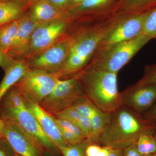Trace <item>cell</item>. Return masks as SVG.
I'll return each mask as SVG.
<instances>
[{
    "label": "cell",
    "mask_w": 156,
    "mask_h": 156,
    "mask_svg": "<svg viewBox=\"0 0 156 156\" xmlns=\"http://www.w3.org/2000/svg\"><path fill=\"white\" fill-rule=\"evenodd\" d=\"M59 80L55 73L30 69L13 87L23 97L40 104L53 91Z\"/></svg>",
    "instance_id": "ba28073f"
},
{
    "label": "cell",
    "mask_w": 156,
    "mask_h": 156,
    "mask_svg": "<svg viewBox=\"0 0 156 156\" xmlns=\"http://www.w3.org/2000/svg\"><path fill=\"white\" fill-rule=\"evenodd\" d=\"M142 115L147 119L156 122V101L153 106Z\"/></svg>",
    "instance_id": "d6a6232c"
},
{
    "label": "cell",
    "mask_w": 156,
    "mask_h": 156,
    "mask_svg": "<svg viewBox=\"0 0 156 156\" xmlns=\"http://www.w3.org/2000/svg\"><path fill=\"white\" fill-rule=\"evenodd\" d=\"M54 117L64 119L73 123L81 128L87 135V139L92 143V128L89 119L78 112L72 108H69L56 114Z\"/></svg>",
    "instance_id": "ffe728a7"
},
{
    "label": "cell",
    "mask_w": 156,
    "mask_h": 156,
    "mask_svg": "<svg viewBox=\"0 0 156 156\" xmlns=\"http://www.w3.org/2000/svg\"><path fill=\"white\" fill-rule=\"evenodd\" d=\"M121 93V105L143 115L156 101V85H138L128 87Z\"/></svg>",
    "instance_id": "7c38bea8"
},
{
    "label": "cell",
    "mask_w": 156,
    "mask_h": 156,
    "mask_svg": "<svg viewBox=\"0 0 156 156\" xmlns=\"http://www.w3.org/2000/svg\"><path fill=\"white\" fill-rule=\"evenodd\" d=\"M23 97L27 108L35 117L42 130L48 138L58 147L69 145L62 136L55 117L45 111L39 103L27 98Z\"/></svg>",
    "instance_id": "5bb4252c"
},
{
    "label": "cell",
    "mask_w": 156,
    "mask_h": 156,
    "mask_svg": "<svg viewBox=\"0 0 156 156\" xmlns=\"http://www.w3.org/2000/svg\"><path fill=\"white\" fill-rule=\"evenodd\" d=\"M156 122L124 105L112 113L109 122L101 132L98 144L115 149H124L136 142L143 134H154Z\"/></svg>",
    "instance_id": "7a4b0ae2"
},
{
    "label": "cell",
    "mask_w": 156,
    "mask_h": 156,
    "mask_svg": "<svg viewBox=\"0 0 156 156\" xmlns=\"http://www.w3.org/2000/svg\"><path fill=\"white\" fill-rule=\"evenodd\" d=\"M137 150L143 156L155 153L156 142L154 134H144L135 142Z\"/></svg>",
    "instance_id": "603a6c76"
},
{
    "label": "cell",
    "mask_w": 156,
    "mask_h": 156,
    "mask_svg": "<svg viewBox=\"0 0 156 156\" xmlns=\"http://www.w3.org/2000/svg\"><path fill=\"white\" fill-rule=\"evenodd\" d=\"M136 84L138 85H156V63L146 66L142 77Z\"/></svg>",
    "instance_id": "83f0119b"
},
{
    "label": "cell",
    "mask_w": 156,
    "mask_h": 156,
    "mask_svg": "<svg viewBox=\"0 0 156 156\" xmlns=\"http://www.w3.org/2000/svg\"><path fill=\"white\" fill-rule=\"evenodd\" d=\"M39 25L31 19L27 13L21 17L18 31L8 55L15 60L26 59L30 50L31 37Z\"/></svg>",
    "instance_id": "9a60e30c"
},
{
    "label": "cell",
    "mask_w": 156,
    "mask_h": 156,
    "mask_svg": "<svg viewBox=\"0 0 156 156\" xmlns=\"http://www.w3.org/2000/svg\"><path fill=\"white\" fill-rule=\"evenodd\" d=\"M5 122L1 117L0 114V139L4 137L3 133H4V128H5Z\"/></svg>",
    "instance_id": "e575fe53"
},
{
    "label": "cell",
    "mask_w": 156,
    "mask_h": 156,
    "mask_svg": "<svg viewBox=\"0 0 156 156\" xmlns=\"http://www.w3.org/2000/svg\"><path fill=\"white\" fill-rule=\"evenodd\" d=\"M37 0H10L0 2V27L21 18Z\"/></svg>",
    "instance_id": "ac0fdd59"
},
{
    "label": "cell",
    "mask_w": 156,
    "mask_h": 156,
    "mask_svg": "<svg viewBox=\"0 0 156 156\" xmlns=\"http://www.w3.org/2000/svg\"><path fill=\"white\" fill-rule=\"evenodd\" d=\"M124 0H84L68 11L77 23H93L108 19L115 14Z\"/></svg>",
    "instance_id": "30bf717a"
},
{
    "label": "cell",
    "mask_w": 156,
    "mask_h": 156,
    "mask_svg": "<svg viewBox=\"0 0 156 156\" xmlns=\"http://www.w3.org/2000/svg\"><path fill=\"white\" fill-rule=\"evenodd\" d=\"M114 16L68 32L71 36L68 55L64 65L55 73L60 80L72 77L87 67L111 26Z\"/></svg>",
    "instance_id": "6da1fadb"
},
{
    "label": "cell",
    "mask_w": 156,
    "mask_h": 156,
    "mask_svg": "<svg viewBox=\"0 0 156 156\" xmlns=\"http://www.w3.org/2000/svg\"><path fill=\"white\" fill-rule=\"evenodd\" d=\"M72 19L61 20L40 24L31 37L30 50L26 59L37 56L50 48L68 32Z\"/></svg>",
    "instance_id": "9c48e42d"
},
{
    "label": "cell",
    "mask_w": 156,
    "mask_h": 156,
    "mask_svg": "<svg viewBox=\"0 0 156 156\" xmlns=\"http://www.w3.org/2000/svg\"><path fill=\"white\" fill-rule=\"evenodd\" d=\"M142 33L151 40L156 39V7L148 12L143 26Z\"/></svg>",
    "instance_id": "484cf974"
},
{
    "label": "cell",
    "mask_w": 156,
    "mask_h": 156,
    "mask_svg": "<svg viewBox=\"0 0 156 156\" xmlns=\"http://www.w3.org/2000/svg\"><path fill=\"white\" fill-rule=\"evenodd\" d=\"M4 121V138L15 153L21 156H42L33 143L20 128L13 123Z\"/></svg>",
    "instance_id": "2e32d148"
},
{
    "label": "cell",
    "mask_w": 156,
    "mask_h": 156,
    "mask_svg": "<svg viewBox=\"0 0 156 156\" xmlns=\"http://www.w3.org/2000/svg\"><path fill=\"white\" fill-rule=\"evenodd\" d=\"M123 156H143L137 150L135 143L122 150Z\"/></svg>",
    "instance_id": "4dcf8cb0"
},
{
    "label": "cell",
    "mask_w": 156,
    "mask_h": 156,
    "mask_svg": "<svg viewBox=\"0 0 156 156\" xmlns=\"http://www.w3.org/2000/svg\"><path fill=\"white\" fill-rule=\"evenodd\" d=\"M43 156H57L56 155H53V154L50 153L48 152H45L43 154Z\"/></svg>",
    "instance_id": "d590c367"
},
{
    "label": "cell",
    "mask_w": 156,
    "mask_h": 156,
    "mask_svg": "<svg viewBox=\"0 0 156 156\" xmlns=\"http://www.w3.org/2000/svg\"><path fill=\"white\" fill-rule=\"evenodd\" d=\"M144 156H156L154 154H151L147 155Z\"/></svg>",
    "instance_id": "74e56055"
},
{
    "label": "cell",
    "mask_w": 156,
    "mask_h": 156,
    "mask_svg": "<svg viewBox=\"0 0 156 156\" xmlns=\"http://www.w3.org/2000/svg\"><path fill=\"white\" fill-rule=\"evenodd\" d=\"M12 148L5 138L0 139V156H15Z\"/></svg>",
    "instance_id": "f1b7e54d"
},
{
    "label": "cell",
    "mask_w": 156,
    "mask_h": 156,
    "mask_svg": "<svg viewBox=\"0 0 156 156\" xmlns=\"http://www.w3.org/2000/svg\"><path fill=\"white\" fill-rule=\"evenodd\" d=\"M16 61L8 53L0 51V66L5 72Z\"/></svg>",
    "instance_id": "f546056e"
},
{
    "label": "cell",
    "mask_w": 156,
    "mask_h": 156,
    "mask_svg": "<svg viewBox=\"0 0 156 156\" xmlns=\"http://www.w3.org/2000/svg\"><path fill=\"white\" fill-rule=\"evenodd\" d=\"M30 68L27 59L16 60L7 70L0 83V101L7 92L27 73Z\"/></svg>",
    "instance_id": "d6986e66"
},
{
    "label": "cell",
    "mask_w": 156,
    "mask_h": 156,
    "mask_svg": "<svg viewBox=\"0 0 156 156\" xmlns=\"http://www.w3.org/2000/svg\"><path fill=\"white\" fill-rule=\"evenodd\" d=\"M15 156H21L19 155H18V154H15Z\"/></svg>",
    "instance_id": "ab89813d"
},
{
    "label": "cell",
    "mask_w": 156,
    "mask_h": 156,
    "mask_svg": "<svg viewBox=\"0 0 156 156\" xmlns=\"http://www.w3.org/2000/svg\"><path fill=\"white\" fill-rule=\"evenodd\" d=\"M27 13L31 19L39 24L71 19L68 11L55 8L48 0H37L31 6Z\"/></svg>",
    "instance_id": "e0dca14e"
},
{
    "label": "cell",
    "mask_w": 156,
    "mask_h": 156,
    "mask_svg": "<svg viewBox=\"0 0 156 156\" xmlns=\"http://www.w3.org/2000/svg\"><path fill=\"white\" fill-rule=\"evenodd\" d=\"M156 7V0H124L115 14L144 13Z\"/></svg>",
    "instance_id": "44dd1931"
},
{
    "label": "cell",
    "mask_w": 156,
    "mask_h": 156,
    "mask_svg": "<svg viewBox=\"0 0 156 156\" xmlns=\"http://www.w3.org/2000/svg\"><path fill=\"white\" fill-rule=\"evenodd\" d=\"M10 1V0H0V2H7V1Z\"/></svg>",
    "instance_id": "f35d334b"
},
{
    "label": "cell",
    "mask_w": 156,
    "mask_h": 156,
    "mask_svg": "<svg viewBox=\"0 0 156 156\" xmlns=\"http://www.w3.org/2000/svg\"><path fill=\"white\" fill-rule=\"evenodd\" d=\"M151 40L142 33L128 41L98 48L89 63L100 69L118 74Z\"/></svg>",
    "instance_id": "5b68a950"
},
{
    "label": "cell",
    "mask_w": 156,
    "mask_h": 156,
    "mask_svg": "<svg viewBox=\"0 0 156 156\" xmlns=\"http://www.w3.org/2000/svg\"><path fill=\"white\" fill-rule=\"evenodd\" d=\"M85 156H123L122 150L91 143L86 148Z\"/></svg>",
    "instance_id": "cb8c5ba5"
},
{
    "label": "cell",
    "mask_w": 156,
    "mask_h": 156,
    "mask_svg": "<svg viewBox=\"0 0 156 156\" xmlns=\"http://www.w3.org/2000/svg\"><path fill=\"white\" fill-rule=\"evenodd\" d=\"M55 8L67 11V0H48Z\"/></svg>",
    "instance_id": "1f68e13d"
},
{
    "label": "cell",
    "mask_w": 156,
    "mask_h": 156,
    "mask_svg": "<svg viewBox=\"0 0 156 156\" xmlns=\"http://www.w3.org/2000/svg\"><path fill=\"white\" fill-rule=\"evenodd\" d=\"M84 0H67V11L79 5Z\"/></svg>",
    "instance_id": "836d02e7"
},
{
    "label": "cell",
    "mask_w": 156,
    "mask_h": 156,
    "mask_svg": "<svg viewBox=\"0 0 156 156\" xmlns=\"http://www.w3.org/2000/svg\"><path fill=\"white\" fill-rule=\"evenodd\" d=\"M0 114L4 121L13 123L28 136L42 156L45 152L57 156L61 154L56 144L44 133L15 87H12L0 101Z\"/></svg>",
    "instance_id": "3957f363"
},
{
    "label": "cell",
    "mask_w": 156,
    "mask_h": 156,
    "mask_svg": "<svg viewBox=\"0 0 156 156\" xmlns=\"http://www.w3.org/2000/svg\"><path fill=\"white\" fill-rule=\"evenodd\" d=\"M70 41V35L67 33L41 53L27 59L30 69L41 70L50 73L58 72L66 61Z\"/></svg>",
    "instance_id": "8fae6325"
},
{
    "label": "cell",
    "mask_w": 156,
    "mask_h": 156,
    "mask_svg": "<svg viewBox=\"0 0 156 156\" xmlns=\"http://www.w3.org/2000/svg\"><path fill=\"white\" fill-rule=\"evenodd\" d=\"M84 97L80 82L74 76L59 80L53 91L39 104L45 111L54 116Z\"/></svg>",
    "instance_id": "8992f818"
},
{
    "label": "cell",
    "mask_w": 156,
    "mask_h": 156,
    "mask_svg": "<svg viewBox=\"0 0 156 156\" xmlns=\"http://www.w3.org/2000/svg\"><path fill=\"white\" fill-rule=\"evenodd\" d=\"M91 143L88 140L74 145H67L58 147L62 156H85L87 147Z\"/></svg>",
    "instance_id": "d4e9b609"
},
{
    "label": "cell",
    "mask_w": 156,
    "mask_h": 156,
    "mask_svg": "<svg viewBox=\"0 0 156 156\" xmlns=\"http://www.w3.org/2000/svg\"><path fill=\"white\" fill-rule=\"evenodd\" d=\"M117 74L89 63L74 76L80 82L84 95L88 100L103 111L112 113L121 106Z\"/></svg>",
    "instance_id": "277c9868"
},
{
    "label": "cell",
    "mask_w": 156,
    "mask_h": 156,
    "mask_svg": "<svg viewBox=\"0 0 156 156\" xmlns=\"http://www.w3.org/2000/svg\"><path fill=\"white\" fill-rule=\"evenodd\" d=\"M154 136L156 142V126L155 129L154 133ZM154 155L156 156V151L155 153L154 154Z\"/></svg>",
    "instance_id": "8d00e7d4"
},
{
    "label": "cell",
    "mask_w": 156,
    "mask_h": 156,
    "mask_svg": "<svg viewBox=\"0 0 156 156\" xmlns=\"http://www.w3.org/2000/svg\"><path fill=\"white\" fill-rule=\"evenodd\" d=\"M148 12L115 14L111 26L98 48L128 41L142 34L143 26Z\"/></svg>",
    "instance_id": "52a82bcc"
},
{
    "label": "cell",
    "mask_w": 156,
    "mask_h": 156,
    "mask_svg": "<svg viewBox=\"0 0 156 156\" xmlns=\"http://www.w3.org/2000/svg\"><path fill=\"white\" fill-rule=\"evenodd\" d=\"M55 118V121L58 127L67 129L72 132L82 142L88 140L87 135L84 131L75 124L69 120L59 119L56 117Z\"/></svg>",
    "instance_id": "4316f807"
},
{
    "label": "cell",
    "mask_w": 156,
    "mask_h": 156,
    "mask_svg": "<svg viewBox=\"0 0 156 156\" xmlns=\"http://www.w3.org/2000/svg\"><path fill=\"white\" fill-rule=\"evenodd\" d=\"M71 108L90 120L92 128V143L98 144L101 134L109 122L112 113L101 110L86 97L78 100Z\"/></svg>",
    "instance_id": "4fadbf2b"
},
{
    "label": "cell",
    "mask_w": 156,
    "mask_h": 156,
    "mask_svg": "<svg viewBox=\"0 0 156 156\" xmlns=\"http://www.w3.org/2000/svg\"><path fill=\"white\" fill-rule=\"evenodd\" d=\"M21 18L0 27V51L8 53L18 31Z\"/></svg>",
    "instance_id": "7402d4cb"
}]
</instances>
